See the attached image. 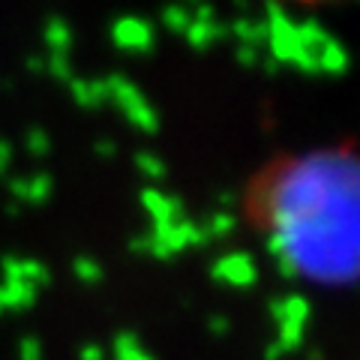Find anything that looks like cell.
Here are the masks:
<instances>
[{"instance_id": "cell-1", "label": "cell", "mask_w": 360, "mask_h": 360, "mask_svg": "<svg viewBox=\"0 0 360 360\" xmlns=\"http://www.w3.org/2000/svg\"><path fill=\"white\" fill-rule=\"evenodd\" d=\"M264 246L285 279L352 285L360 262V165L348 148L300 153L255 193Z\"/></svg>"}, {"instance_id": "cell-2", "label": "cell", "mask_w": 360, "mask_h": 360, "mask_svg": "<svg viewBox=\"0 0 360 360\" xmlns=\"http://www.w3.org/2000/svg\"><path fill=\"white\" fill-rule=\"evenodd\" d=\"M264 27H267V58H274L279 66H295L300 75H319L315 54L303 51L297 37V21L288 15V9L279 0L264 4Z\"/></svg>"}, {"instance_id": "cell-3", "label": "cell", "mask_w": 360, "mask_h": 360, "mask_svg": "<svg viewBox=\"0 0 360 360\" xmlns=\"http://www.w3.org/2000/svg\"><path fill=\"white\" fill-rule=\"evenodd\" d=\"M270 315L276 321V342L267 348V360H276L283 354H291L297 352L300 342H303V333H307V324H309V315H312V307L309 300L291 291V295H283V297H274L270 300Z\"/></svg>"}, {"instance_id": "cell-4", "label": "cell", "mask_w": 360, "mask_h": 360, "mask_svg": "<svg viewBox=\"0 0 360 360\" xmlns=\"http://www.w3.org/2000/svg\"><path fill=\"white\" fill-rule=\"evenodd\" d=\"M105 90H108V103L127 117V123L132 129H139L144 135L160 132V115H156L150 99L144 96V90L135 82H129L127 75L115 72V75L105 78Z\"/></svg>"}, {"instance_id": "cell-5", "label": "cell", "mask_w": 360, "mask_h": 360, "mask_svg": "<svg viewBox=\"0 0 360 360\" xmlns=\"http://www.w3.org/2000/svg\"><path fill=\"white\" fill-rule=\"evenodd\" d=\"M207 234L198 222L184 217L180 222H165V225H150L148 231V255H153L156 262H172L174 255H180L189 246H207Z\"/></svg>"}, {"instance_id": "cell-6", "label": "cell", "mask_w": 360, "mask_h": 360, "mask_svg": "<svg viewBox=\"0 0 360 360\" xmlns=\"http://www.w3.org/2000/svg\"><path fill=\"white\" fill-rule=\"evenodd\" d=\"M111 42L127 54H150L156 45V27L141 15H120L111 21Z\"/></svg>"}, {"instance_id": "cell-7", "label": "cell", "mask_w": 360, "mask_h": 360, "mask_svg": "<svg viewBox=\"0 0 360 360\" xmlns=\"http://www.w3.org/2000/svg\"><path fill=\"white\" fill-rule=\"evenodd\" d=\"M210 276L217 279L219 285L246 291V288H252L258 283V264L246 250H234V252H225L213 262Z\"/></svg>"}, {"instance_id": "cell-8", "label": "cell", "mask_w": 360, "mask_h": 360, "mask_svg": "<svg viewBox=\"0 0 360 360\" xmlns=\"http://www.w3.org/2000/svg\"><path fill=\"white\" fill-rule=\"evenodd\" d=\"M139 201H141L144 213H148V217L153 219V225L180 222V219L186 217L184 201H180L177 195H168V193H162V189H156V186H144L141 193H139Z\"/></svg>"}, {"instance_id": "cell-9", "label": "cell", "mask_w": 360, "mask_h": 360, "mask_svg": "<svg viewBox=\"0 0 360 360\" xmlns=\"http://www.w3.org/2000/svg\"><path fill=\"white\" fill-rule=\"evenodd\" d=\"M0 270L4 279H15V283H27L33 288H45L51 283L49 264L37 262V258H21V255H4L0 258Z\"/></svg>"}, {"instance_id": "cell-10", "label": "cell", "mask_w": 360, "mask_h": 360, "mask_svg": "<svg viewBox=\"0 0 360 360\" xmlns=\"http://www.w3.org/2000/svg\"><path fill=\"white\" fill-rule=\"evenodd\" d=\"M39 297V288L27 283H15V279H4L0 283V315L6 312H25L30 309Z\"/></svg>"}, {"instance_id": "cell-11", "label": "cell", "mask_w": 360, "mask_h": 360, "mask_svg": "<svg viewBox=\"0 0 360 360\" xmlns=\"http://www.w3.org/2000/svg\"><path fill=\"white\" fill-rule=\"evenodd\" d=\"M42 39L49 45V54H63L70 58L72 54V45H75V33H72V25L60 15H51L45 18L42 25Z\"/></svg>"}, {"instance_id": "cell-12", "label": "cell", "mask_w": 360, "mask_h": 360, "mask_svg": "<svg viewBox=\"0 0 360 360\" xmlns=\"http://www.w3.org/2000/svg\"><path fill=\"white\" fill-rule=\"evenodd\" d=\"M70 94L72 103L78 108H99L108 103V90H105V78H72L70 82Z\"/></svg>"}, {"instance_id": "cell-13", "label": "cell", "mask_w": 360, "mask_h": 360, "mask_svg": "<svg viewBox=\"0 0 360 360\" xmlns=\"http://www.w3.org/2000/svg\"><path fill=\"white\" fill-rule=\"evenodd\" d=\"M186 42L193 51H210L217 42H222L225 37H229V27L219 25V21H193V25L186 27Z\"/></svg>"}, {"instance_id": "cell-14", "label": "cell", "mask_w": 360, "mask_h": 360, "mask_svg": "<svg viewBox=\"0 0 360 360\" xmlns=\"http://www.w3.org/2000/svg\"><path fill=\"white\" fill-rule=\"evenodd\" d=\"M225 27H229V33H231L234 39H238V45H250V49L262 51L264 42H267V27H264V21H255V18H250V15L234 18L231 25H225Z\"/></svg>"}, {"instance_id": "cell-15", "label": "cell", "mask_w": 360, "mask_h": 360, "mask_svg": "<svg viewBox=\"0 0 360 360\" xmlns=\"http://www.w3.org/2000/svg\"><path fill=\"white\" fill-rule=\"evenodd\" d=\"M345 72H348V51H345V45L340 39L330 37V42L319 51V75L340 78Z\"/></svg>"}, {"instance_id": "cell-16", "label": "cell", "mask_w": 360, "mask_h": 360, "mask_svg": "<svg viewBox=\"0 0 360 360\" xmlns=\"http://www.w3.org/2000/svg\"><path fill=\"white\" fill-rule=\"evenodd\" d=\"M132 162H135V172H139L144 180H150V184H160V180L168 177V162L150 150H139L132 156Z\"/></svg>"}, {"instance_id": "cell-17", "label": "cell", "mask_w": 360, "mask_h": 360, "mask_svg": "<svg viewBox=\"0 0 360 360\" xmlns=\"http://www.w3.org/2000/svg\"><path fill=\"white\" fill-rule=\"evenodd\" d=\"M54 195V177L49 172H37V174H30L27 177V195H25V205H33V207H39L45 205Z\"/></svg>"}, {"instance_id": "cell-18", "label": "cell", "mask_w": 360, "mask_h": 360, "mask_svg": "<svg viewBox=\"0 0 360 360\" xmlns=\"http://www.w3.org/2000/svg\"><path fill=\"white\" fill-rule=\"evenodd\" d=\"M115 360H153V354L141 345L135 333H117L115 336Z\"/></svg>"}, {"instance_id": "cell-19", "label": "cell", "mask_w": 360, "mask_h": 360, "mask_svg": "<svg viewBox=\"0 0 360 360\" xmlns=\"http://www.w3.org/2000/svg\"><path fill=\"white\" fill-rule=\"evenodd\" d=\"M207 234V240H222V238H229V234L238 229V217H234L231 210H217V213H210L207 222L201 225Z\"/></svg>"}, {"instance_id": "cell-20", "label": "cell", "mask_w": 360, "mask_h": 360, "mask_svg": "<svg viewBox=\"0 0 360 360\" xmlns=\"http://www.w3.org/2000/svg\"><path fill=\"white\" fill-rule=\"evenodd\" d=\"M160 21H162V27L168 33H177V37H184L186 27L193 25V13H189V6H184V4H172V6H165L162 13H160Z\"/></svg>"}, {"instance_id": "cell-21", "label": "cell", "mask_w": 360, "mask_h": 360, "mask_svg": "<svg viewBox=\"0 0 360 360\" xmlns=\"http://www.w3.org/2000/svg\"><path fill=\"white\" fill-rule=\"evenodd\" d=\"M72 274H75V279L82 285L103 283V264H99L96 258H90V255H78L75 258V262H72Z\"/></svg>"}, {"instance_id": "cell-22", "label": "cell", "mask_w": 360, "mask_h": 360, "mask_svg": "<svg viewBox=\"0 0 360 360\" xmlns=\"http://www.w3.org/2000/svg\"><path fill=\"white\" fill-rule=\"evenodd\" d=\"M51 135H49V129H42V127H33V129H27V135H25V150L30 153V156H37V160H42V156H49L51 153Z\"/></svg>"}, {"instance_id": "cell-23", "label": "cell", "mask_w": 360, "mask_h": 360, "mask_svg": "<svg viewBox=\"0 0 360 360\" xmlns=\"http://www.w3.org/2000/svg\"><path fill=\"white\" fill-rule=\"evenodd\" d=\"M45 72H49L51 78H58V82H66V84L75 78L72 60L63 58V54H45Z\"/></svg>"}, {"instance_id": "cell-24", "label": "cell", "mask_w": 360, "mask_h": 360, "mask_svg": "<svg viewBox=\"0 0 360 360\" xmlns=\"http://www.w3.org/2000/svg\"><path fill=\"white\" fill-rule=\"evenodd\" d=\"M234 60L240 66H246V70H255V66L262 63V51L250 49V45H238V49H234Z\"/></svg>"}, {"instance_id": "cell-25", "label": "cell", "mask_w": 360, "mask_h": 360, "mask_svg": "<svg viewBox=\"0 0 360 360\" xmlns=\"http://www.w3.org/2000/svg\"><path fill=\"white\" fill-rule=\"evenodd\" d=\"M18 354H21V360H42V345L37 336H25L18 345Z\"/></svg>"}, {"instance_id": "cell-26", "label": "cell", "mask_w": 360, "mask_h": 360, "mask_svg": "<svg viewBox=\"0 0 360 360\" xmlns=\"http://www.w3.org/2000/svg\"><path fill=\"white\" fill-rule=\"evenodd\" d=\"M6 189H9V195L15 198V205H25V195H27V177H9V180H6Z\"/></svg>"}, {"instance_id": "cell-27", "label": "cell", "mask_w": 360, "mask_h": 360, "mask_svg": "<svg viewBox=\"0 0 360 360\" xmlns=\"http://www.w3.org/2000/svg\"><path fill=\"white\" fill-rule=\"evenodd\" d=\"M9 168H13V144L0 139V177H6Z\"/></svg>"}, {"instance_id": "cell-28", "label": "cell", "mask_w": 360, "mask_h": 360, "mask_svg": "<svg viewBox=\"0 0 360 360\" xmlns=\"http://www.w3.org/2000/svg\"><path fill=\"white\" fill-rule=\"evenodd\" d=\"M94 153H96V156H103V160H111V156L117 153V144L111 141V139H99V141L94 144Z\"/></svg>"}, {"instance_id": "cell-29", "label": "cell", "mask_w": 360, "mask_h": 360, "mask_svg": "<svg viewBox=\"0 0 360 360\" xmlns=\"http://www.w3.org/2000/svg\"><path fill=\"white\" fill-rule=\"evenodd\" d=\"M217 201H219V210H231L238 205V193L234 189H222V193H217Z\"/></svg>"}, {"instance_id": "cell-30", "label": "cell", "mask_w": 360, "mask_h": 360, "mask_svg": "<svg viewBox=\"0 0 360 360\" xmlns=\"http://www.w3.org/2000/svg\"><path fill=\"white\" fill-rule=\"evenodd\" d=\"M82 360H105V348H99V345H84L82 348Z\"/></svg>"}, {"instance_id": "cell-31", "label": "cell", "mask_w": 360, "mask_h": 360, "mask_svg": "<svg viewBox=\"0 0 360 360\" xmlns=\"http://www.w3.org/2000/svg\"><path fill=\"white\" fill-rule=\"evenodd\" d=\"M129 252H135V255L148 252V234H135V238L129 240Z\"/></svg>"}, {"instance_id": "cell-32", "label": "cell", "mask_w": 360, "mask_h": 360, "mask_svg": "<svg viewBox=\"0 0 360 360\" xmlns=\"http://www.w3.org/2000/svg\"><path fill=\"white\" fill-rule=\"evenodd\" d=\"M258 66H262V70H264V75H267V78H276V75H279V70H283V66H279L274 58H264V60L258 63Z\"/></svg>"}, {"instance_id": "cell-33", "label": "cell", "mask_w": 360, "mask_h": 360, "mask_svg": "<svg viewBox=\"0 0 360 360\" xmlns=\"http://www.w3.org/2000/svg\"><path fill=\"white\" fill-rule=\"evenodd\" d=\"M25 66H27V72H33V75H45V58H27Z\"/></svg>"}, {"instance_id": "cell-34", "label": "cell", "mask_w": 360, "mask_h": 360, "mask_svg": "<svg viewBox=\"0 0 360 360\" xmlns=\"http://www.w3.org/2000/svg\"><path fill=\"white\" fill-rule=\"evenodd\" d=\"M210 330L222 336L225 330H229V321H225V319H210Z\"/></svg>"}, {"instance_id": "cell-35", "label": "cell", "mask_w": 360, "mask_h": 360, "mask_svg": "<svg viewBox=\"0 0 360 360\" xmlns=\"http://www.w3.org/2000/svg\"><path fill=\"white\" fill-rule=\"evenodd\" d=\"M18 210H21V207L15 205V201H13V205H9V207H6V213H9V217H18Z\"/></svg>"}, {"instance_id": "cell-36", "label": "cell", "mask_w": 360, "mask_h": 360, "mask_svg": "<svg viewBox=\"0 0 360 360\" xmlns=\"http://www.w3.org/2000/svg\"><path fill=\"white\" fill-rule=\"evenodd\" d=\"M234 6H238V9H250V0H234Z\"/></svg>"}, {"instance_id": "cell-37", "label": "cell", "mask_w": 360, "mask_h": 360, "mask_svg": "<svg viewBox=\"0 0 360 360\" xmlns=\"http://www.w3.org/2000/svg\"><path fill=\"white\" fill-rule=\"evenodd\" d=\"M195 4H198V0H193V6H195Z\"/></svg>"}]
</instances>
